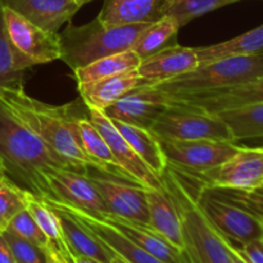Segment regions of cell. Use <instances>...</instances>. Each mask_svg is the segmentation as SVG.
<instances>
[{
	"label": "cell",
	"instance_id": "cell-12",
	"mask_svg": "<svg viewBox=\"0 0 263 263\" xmlns=\"http://www.w3.org/2000/svg\"><path fill=\"white\" fill-rule=\"evenodd\" d=\"M170 99L164 92L151 86L131 90L103 112L110 118L130 125L149 128L168 108Z\"/></svg>",
	"mask_w": 263,
	"mask_h": 263
},
{
	"label": "cell",
	"instance_id": "cell-25",
	"mask_svg": "<svg viewBox=\"0 0 263 263\" xmlns=\"http://www.w3.org/2000/svg\"><path fill=\"white\" fill-rule=\"evenodd\" d=\"M26 210L30 212L35 222L48 238L50 246H53L57 251L63 254L64 258L71 263V258L73 252L67 244L66 238L63 235L61 221L55 211L40 198L35 197L31 193H26Z\"/></svg>",
	"mask_w": 263,
	"mask_h": 263
},
{
	"label": "cell",
	"instance_id": "cell-11",
	"mask_svg": "<svg viewBox=\"0 0 263 263\" xmlns=\"http://www.w3.org/2000/svg\"><path fill=\"white\" fill-rule=\"evenodd\" d=\"M45 202L71 215L95 238L99 239L108 249H110L117 256L122 257L128 263H164L130 240L117 228H115L108 221L103 220L99 216L61 202H54V200H45Z\"/></svg>",
	"mask_w": 263,
	"mask_h": 263
},
{
	"label": "cell",
	"instance_id": "cell-22",
	"mask_svg": "<svg viewBox=\"0 0 263 263\" xmlns=\"http://www.w3.org/2000/svg\"><path fill=\"white\" fill-rule=\"evenodd\" d=\"M50 207L58 215L64 238L74 254L89 257V258L97 259L102 263H110V259L113 257V252L110 249H108L99 239L95 238L86 228H84L71 215L59 208L53 207V205Z\"/></svg>",
	"mask_w": 263,
	"mask_h": 263
},
{
	"label": "cell",
	"instance_id": "cell-31",
	"mask_svg": "<svg viewBox=\"0 0 263 263\" xmlns=\"http://www.w3.org/2000/svg\"><path fill=\"white\" fill-rule=\"evenodd\" d=\"M7 230L12 231L13 234L18 235L20 238L35 244V246H37L43 251L50 244L48 238L44 235L41 229L39 228V225L35 222L32 216L30 215V212L26 208L13 217Z\"/></svg>",
	"mask_w": 263,
	"mask_h": 263
},
{
	"label": "cell",
	"instance_id": "cell-7",
	"mask_svg": "<svg viewBox=\"0 0 263 263\" xmlns=\"http://www.w3.org/2000/svg\"><path fill=\"white\" fill-rule=\"evenodd\" d=\"M198 203L213 228L236 246L262 238L263 223L259 216L221 197L200 184Z\"/></svg>",
	"mask_w": 263,
	"mask_h": 263
},
{
	"label": "cell",
	"instance_id": "cell-9",
	"mask_svg": "<svg viewBox=\"0 0 263 263\" xmlns=\"http://www.w3.org/2000/svg\"><path fill=\"white\" fill-rule=\"evenodd\" d=\"M168 164L186 174H202L216 168L240 149L234 141L159 140Z\"/></svg>",
	"mask_w": 263,
	"mask_h": 263
},
{
	"label": "cell",
	"instance_id": "cell-44",
	"mask_svg": "<svg viewBox=\"0 0 263 263\" xmlns=\"http://www.w3.org/2000/svg\"><path fill=\"white\" fill-rule=\"evenodd\" d=\"M262 187H263V186H262Z\"/></svg>",
	"mask_w": 263,
	"mask_h": 263
},
{
	"label": "cell",
	"instance_id": "cell-5",
	"mask_svg": "<svg viewBox=\"0 0 263 263\" xmlns=\"http://www.w3.org/2000/svg\"><path fill=\"white\" fill-rule=\"evenodd\" d=\"M151 131L159 140L211 139L234 141L228 125L218 117V115L174 103L171 100L168 108L157 118Z\"/></svg>",
	"mask_w": 263,
	"mask_h": 263
},
{
	"label": "cell",
	"instance_id": "cell-32",
	"mask_svg": "<svg viewBox=\"0 0 263 263\" xmlns=\"http://www.w3.org/2000/svg\"><path fill=\"white\" fill-rule=\"evenodd\" d=\"M3 236L7 240L13 257L17 263H45V254L41 248L35 244L20 238L12 231L4 230Z\"/></svg>",
	"mask_w": 263,
	"mask_h": 263
},
{
	"label": "cell",
	"instance_id": "cell-15",
	"mask_svg": "<svg viewBox=\"0 0 263 263\" xmlns=\"http://www.w3.org/2000/svg\"><path fill=\"white\" fill-rule=\"evenodd\" d=\"M198 66L199 58L195 48L175 44L141 61L138 67V73L146 86H152L186 73Z\"/></svg>",
	"mask_w": 263,
	"mask_h": 263
},
{
	"label": "cell",
	"instance_id": "cell-18",
	"mask_svg": "<svg viewBox=\"0 0 263 263\" xmlns=\"http://www.w3.org/2000/svg\"><path fill=\"white\" fill-rule=\"evenodd\" d=\"M146 86L138 73V69L125 72L117 76L77 84V90L86 107L104 110L118 99L136 87Z\"/></svg>",
	"mask_w": 263,
	"mask_h": 263
},
{
	"label": "cell",
	"instance_id": "cell-16",
	"mask_svg": "<svg viewBox=\"0 0 263 263\" xmlns=\"http://www.w3.org/2000/svg\"><path fill=\"white\" fill-rule=\"evenodd\" d=\"M99 217H102L103 220L112 223L123 235L127 236L130 240L138 244L139 247L145 249L152 256L161 259L162 262L190 263L189 257H187V254L184 251L172 246L167 239H164L158 231L154 230L149 223L127 220V218L110 215V213L99 216Z\"/></svg>",
	"mask_w": 263,
	"mask_h": 263
},
{
	"label": "cell",
	"instance_id": "cell-3",
	"mask_svg": "<svg viewBox=\"0 0 263 263\" xmlns=\"http://www.w3.org/2000/svg\"><path fill=\"white\" fill-rule=\"evenodd\" d=\"M149 25L104 26L98 17L82 26L69 23L59 33L61 61L74 71L103 57L128 50Z\"/></svg>",
	"mask_w": 263,
	"mask_h": 263
},
{
	"label": "cell",
	"instance_id": "cell-24",
	"mask_svg": "<svg viewBox=\"0 0 263 263\" xmlns=\"http://www.w3.org/2000/svg\"><path fill=\"white\" fill-rule=\"evenodd\" d=\"M195 50L199 58V66L216 61V59L226 58V57L248 55V54L258 53L263 50V25L230 40L202 46V48H195Z\"/></svg>",
	"mask_w": 263,
	"mask_h": 263
},
{
	"label": "cell",
	"instance_id": "cell-41",
	"mask_svg": "<svg viewBox=\"0 0 263 263\" xmlns=\"http://www.w3.org/2000/svg\"><path fill=\"white\" fill-rule=\"evenodd\" d=\"M258 190V192H261V193H263V187H261V189H257Z\"/></svg>",
	"mask_w": 263,
	"mask_h": 263
},
{
	"label": "cell",
	"instance_id": "cell-21",
	"mask_svg": "<svg viewBox=\"0 0 263 263\" xmlns=\"http://www.w3.org/2000/svg\"><path fill=\"white\" fill-rule=\"evenodd\" d=\"M113 125L122 134L123 138L128 141L134 151L144 161V163L152 170L157 177L161 179L167 168L166 156L162 149L159 139L152 133L149 128L140 127V126L130 125V123L121 122V121L112 120Z\"/></svg>",
	"mask_w": 263,
	"mask_h": 263
},
{
	"label": "cell",
	"instance_id": "cell-4",
	"mask_svg": "<svg viewBox=\"0 0 263 263\" xmlns=\"http://www.w3.org/2000/svg\"><path fill=\"white\" fill-rule=\"evenodd\" d=\"M263 76V50L200 64L184 74L152 85L167 95H186L236 86Z\"/></svg>",
	"mask_w": 263,
	"mask_h": 263
},
{
	"label": "cell",
	"instance_id": "cell-19",
	"mask_svg": "<svg viewBox=\"0 0 263 263\" xmlns=\"http://www.w3.org/2000/svg\"><path fill=\"white\" fill-rule=\"evenodd\" d=\"M164 0H105L98 20L104 26L152 23L163 17Z\"/></svg>",
	"mask_w": 263,
	"mask_h": 263
},
{
	"label": "cell",
	"instance_id": "cell-43",
	"mask_svg": "<svg viewBox=\"0 0 263 263\" xmlns=\"http://www.w3.org/2000/svg\"><path fill=\"white\" fill-rule=\"evenodd\" d=\"M190 263H192V262H190Z\"/></svg>",
	"mask_w": 263,
	"mask_h": 263
},
{
	"label": "cell",
	"instance_id": "cell-10",
	"mask_svg": "<svg viewBox=\"0 0 263 263\" xmlns=\"http://www.w3.org/2000/svg\"><path fill=\"white\" fill-rule=\"evenodd\" d=\"M89 120L99 130L104 140L107 141L118 167L136 184L148 189H163V182L152 172V170L144 163L143 159L136 154L133 146L116 128L112 120L103 110L87 107Z\"/></svg>",
	"mask_w": 263,
	"mask_h": 263
},
{
	"label": "cell",
	"instance_id": "cell-17",
	"mask_svg": "<svg viewBox=\"0 0 263 263\" xmlns=\"http://www.w3.org/2000/svg\"><path fill=\"white\" fill-rule=\"evenodd\" d=\"M0 4L50 32H58L82 7L76 0H0Z\"/></svg>",
	"mask_w": 263,
	"mask_h": 263
},
{
	"label": "cell",
	"instance_id": "cell-2",
	"mask_svg": "<svg viewBox=\"0 0 263 263\" xmlns=\"http://www.w3.org/2000/svg\"><path fill=\"white\" fill-rule=\"evenodd\" d=\"M0 103L22 121L73 171L89 176L95 168L86 156L76 133V115L73 104L51 105L30 97L23 90L0 89ZM92 175H98L92 174Z\"/></svg>",
	"mask_w": 263,
	"mask_h": 263
},
{
	"label": "cell",
	"instance_id": "cell-23",
	"mask_svg": "<svg viewBox=\"0 0 263 263\" xmlns=\"http://www.w3.org/2000/svg\"><path fill=\"white\" fill-rule=\"evenodd\" d=\"M140 63L141 59L139 58L138 54L133 49H128V50L103 57L86 66L80 67L74 69L73 74L77 84L98 81V80L108 79V77L138 69Z\"/></svg>",
	"mask_w": 263,
	"mask_h": 263
},
{
	"label": "cell",
	"instance_id": "cell-36",
	"mask_svg": "<svg viewBox=\"0 0 263 263\" xmlns=\"http://www.w3.org/2000/svg\"><path fill=\"white\" fill-rule=\"evenodd\" d=\"M0 263H17L3 234H0Z\"/></svg>",
	"mask_w": 263,
	"mask_h": 263
},
{
	"label": "cell",
	"instance_id": "cell-27",
	"mask_svg": "<svg viewBox=\"0 0 263 263\" xmlns=\"http://www.w3.org/2000/svg\"><path fill=\"white\" fill-rule=\"evenodd\" d=\"M180 28L181 27L174 18L164 15L161 20L152 22L139 35L131 49L138 54L141 61H144L157 51L177 44L176 36Z\"/></svg>",
	"mask_w": 263,
	"mask_h": 263
},
{
	"label": "cell",
	"instance_id": "cell-20",
	"mask_svg": "<svg viewBox=\"0 0 263 263\" xmlns=\"http://www.w3.org/2000/svg\"><path fill=\"white\" fill-rule=\"evenodd\" d=\"M148 203L149 225L158 231L172 246L184 251V238L179 211L174 200L164 189H148L145 187ZM185 252V251H184Z\"/></svg>",
	"mask_w": 263,
	"mask_h": 263
},
{
	"label": "cell",
	"instance_id": "cell-33",
	"mask_svg": "<svg viewBox=\"0 0 263 263\" xmlns=\"http://www.w3.org/2000/svg\"><path fill=\"white\" fill-rule=\"evenodd\" d=\"M208 189V187H207ZM225 199L251 211L254 215L263 217V193L258 190L253 192H243V190H229V189H212Z\"/></svg>",
	"mask_w": 263,
	"mask_h": 263
},
{
	"label": "cell",
	"instance_id": "cell-38",
	"mask_svg": "<svg viewBox=\"0 0 263 263\" xmlns=\"http://www.w3.org/2000/svg\"><path fill=\"white\" fill-rule=\"evenodd\" d=\"M71 263H102L97 259L89 258V257H82V256H77V254H72L71 258Z\"/></svg>",
	"mask_w": 263,
	"mask_h": 263
},
{
	"label": "cell",
	"instance_id": "cell-42",
	"mask_svg": "<svg viewBox=\"0 0 263 263\" xmlns=\"http://www.w3.org/2000/svg\"><path fill=\"white\" fill-rule=\"evenodd\" d=\"M261 220H262V223H263V217H261ZM262 240H263V234H262Z\"/></svg>",
	"mask_w": 263,
	"mask_h": 263
},
{
	"label": "cell",
	"instance_id": "cell-28",
	"mask_svg": "<svg viewBox=\"0 0 263 263\" xmlns=\"http://www.w3.org/2000/svg\"><path fill=\"white\" fill-rule=\"evenodd\" d=\"M240 0H164L163 17H172L180 27L216 9Z\"/></svg>",
	"mask_w": 263,
	"mask_h": 263
},
{
	"label": "cell",
	"instance_id": "cell-6",
	"mask_svg": "<svg viewBox=\"0 0 263 263\" xmlns=\"http://www.w3.org/2000/svg\"><path fill=\"white\" fill-rule=\"evenodd\" d=\"M2 12L5 32L23 71L61 59L59 32L44 30L8 7L2 5Z\"/></svg>",
	"mask_w": 263,
	"mask_h": 263
},
{
	"label": "cell",
	"instance_id": "cell-40",
	"mask_svg": "<svg viewBox=\"0 0 263 263\" xmlns=\"http://www.w3.org/2000/svg\"><path fill=\"white\" fill-rule=\"evenodd\" d=\"M77 3H79L80 5H84V4H86V3H89V2H92V0H76Z\"/></svg>",
	"mask_w": 263,
	"mask_h": 263
},
{
	"label": "cell",
	"instance_id": "cell-35",
	"mask_svg": "<svg viewBox=\"0 0 263 263\" xmlns=\"http://www.w3.org/2000/svg\"><path fill=\"white\" fill-rule=\"evenodd\" d=\"M44 254H45V263H69L64 258L63 254L50 244L44 249Z\"/></svg>",
	"mask_w": 263,
	"mask_h": 263
},
{
	"label": "cell",
	"instance_id": "cell-34",
	"mask_svg": "<svg viewBox=\"0 0 263 263\" xmlns=\"http://www.w3.org/2000/svg\"><path fill=\"white\" fill-rule=\"evenodd\" d=\"M234 244V243H233ZM236 251L248 263H263V240L262 238L254 239L249 243L236 246Z\"/></svg>",
	"mask_w": 263,
	"mask_h": 263
},
{
	"label": "cell",
	"instance_id": "cell-29",
	"mask_svg": "<svg viewBox=\"0 0 263 263\" xmlns=\"http://www.w3.org/2000/svg\"><path fill=\"white\" fill-rule=\"evenodd\" d=\"M23 69L5 32L0 4V89L23 87Z\"/></svg>",
	"mask_w": 263,
	"mask_h": 263
},
{
	"label": "cell",
	"instance_id": "cell-8",
	"mask_svg": "<svg viewBox=\"0 0 263 263\" xmlns=\"http://www.w3.org/2000/svg\"><path fill=\"white\" fill-rule=\"evenodd\" d=\"M184 172V171H182ZM186 174V172H185ZM208 189L253 192L263 186V146H240L231 158L202 174H187Z\"/></svg>",
	"mask_w": 263,
	"mask_h": 263
},
{
	"label": "cell",
	"instance_id": "cell-26",
	"mask_svg": "<svg viewBox=\"0 0 263 263\" xmlns=\"http://www.w3.org/2000/svg\"><path fill=\"white\" fill-rule=\"evenodd\" d=\"M228 125L234 141L263 138V103L216 113Z\"/></svg>",
	"mask_w": 263,
	"mask_h": 263
},
{
	"label": "cell",
	"instance_id": "cell-37",
	"mask_svg": "<svg viewBox=\"0 0 263 263\" xmlns=\"http://www.w3.org/2000/svg\"><path fill=\"white\" fill-rule=\"evenodd\" d=\"M223 236V235H222ZM225 238V236H223ZM225 241H226V246H228V249L229 252H230V257H231V263H248L246 261V259L243 258V257L239 254V252L236 251L235 246H234L233 243H231L229 239L225 238Z\"/></svg>",
	"mask_w": 263,
	"mask_h": 263
},
{
	"label": "cell",
	"instance_id": "cell-1",
	"mask_svg": "<svg viewBox=\"0 0 263 263\" xmlns=\"http://www.w3.org/2000/svg\"><path fill=\"white\" fill-rule=\"evenodd\" d=\"M61 168L72 170L0 103V172L35 197L54 200L48 177Z\"/></svg>",
	"mask_w": 263,
	"mask_h": 263
},
{
	"label": "cell",
	"instance_id": "cell-13",
	"mask_svg": "<svg viewBox=\"0 0 263 263\" xmlns=\"http://www.w3.org/2000/svg\"><path fill=\"white\" fill-rule=\"evenodd\" d=\"M54 202L80 208L92 215H107L108 210L91 177L72 170L61 168L48 177Z\"/></svg>",
	"mask_w": 263,
	"mask_h": 263
},
{
	"label": "cell",
	"instance_id": "cell-30",
	"mask_svg": "<svg viewBox=\"0 0 263 263\" xmlns=\"http://www.w3.org/2000/svg\"><path fill=\"white\" fill-rule=\"evenodd\" d=\"M26 193L0 172V234L7 230L14 216L26 208Z\"/></svg>",
	"mask_w": 263,
	"mask_h": 263
},
{
	"label": "cell",
	"instance_id": "cell-39",
	"mask_svg": "<svg viewBox=\"0 0 263 263\" xmlns=\"http://www.w3.org/2000/svg\"><path fill=\"white\" fill-rule=\"evenodd\" d=\"M110 263H128V262L125 261L122 257H120V256H117V254L113 253V257H112V259H110Z\"/></svg>",
	"mask_w": 263,
	"mask_h": 263
},
{
	"label": "cell",
	"instance_id": "cell-14",
	"mask_svg": "<svg viewBox=\"0 0 263 263\" xmlns=\"http://www.w3.org/2000/svg\"><path fill=\"white\" fill-rule=\"evenodd\" d=\"M167 97L174 103L197 108L208 113H220L223 110L263 103V76L246 84L215 91Z\"/></svg>",
	"mask_w": 263,
	"mask_h": 263
}]
</instances>
